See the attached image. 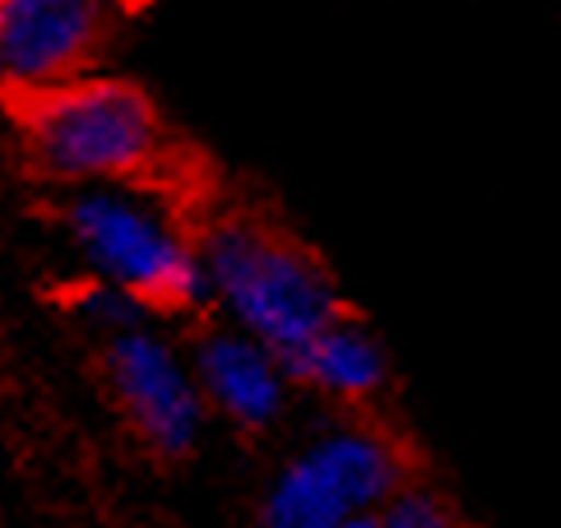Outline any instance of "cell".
I'll use <instances>...</instances> for the list:
<instances>
[{"instance_id":"obj_1","label":"cell","mask_w":561,"mask_h":528,"mask_svg":"<svg viewBox=\"0 0 561 528\" xmlns=\"http://www.w3.org/2000/svg\"><path fill=\"white\" fill-rule=\"evenodd\" d=\"M24 145L43 176L103 186L145 176L163 158V126L139 89L75 74L28 97Z\"/></svg>"},{"instance_id":"obj_2","label":"cell","mask_w":561,"mask_h":528,"mask_svg":"<svg viewBox=\"0 0 561 528\" xmlns=\"http://www.w3.org/2000/svg\"><path fill=\"white\" fill-rule=\"evenodd\" d=\"M199 255H205L209 292L224 301V311L247 334L284 353V361L339 315L325 269L302 246H293L260 222H218L209 228Z\"/></svg>"},{"instance_id":"obj_3","label":"cell","mask_w":561,"mask_h":528,"mask_svg":"<svg viewBox=\"0 0 561 528\" xmlns=\"http://www.w3.org/2000/svg\"><path fill=\"white\" fill-rule=\"evenodd\" d=\"M66 228L79 255L103 283L135 292L158 307H195L209 292L205 255H199L172 214L153 195L130 191L122 181H103V191L70 199Z\"/></svg>"},{"instance_id":"obj_4","label":"cell","mask_w":561,"mask_h":528,"mask_svg":"<svg viewBox=\"0 0 561 528\" xmlns=\"http://www.w3.org/2000/svg\"><path fill=\"white\" fill-rule=\"evenodd\" d=\"M404 486L399 450L363 426L320 436L302 459L278 473L265 501L274 528H367L380 524V510Z\"/></svg>"},{"instance_id":"obj_5","label":"cell","mask_w":561,"mask_h":528,"mask_svg":"<svg viewBox=\"0 0 561 528\" xmlns=\"http://www.w3.org/2000/svg\"><path fill=\"white\" fill-rule=\"evenodd\" d=\"M112 0H5L0 5V70L14 89L43 93L93 60Z\"/></svg>"},{"instance_id":"obj_6","label":"cell","mask_w":561,"mask_h":528,"mask_svg":"<svg viewBox=\"0 0 561 528\" xmlns=\"http://www.w3.org/2000/svg\"><path fill=\"white\" fill-rule=\"evenodd\" d=\"M107 380L122 399L135 432L158 455H186L199 436L205 403L191 371L176 361L168 343H158L145 330H122L107 343Z\"/></svg>"},{"instance_id":"obj_7","label":"cell","mask_w":561,"mask_h":528,"mask_svg":"<svg viewBox=\"0 0 561 528\" xmlns=\"http://www.w3.org/2000/svg\"><path fill=\"white\" fill-rule=\"evenodd\" d=\"M284 371L288 361L265 338L237 330H218L199 343L195 376L218 413H228L237 426H265L284 409Z\"/></svg>"},{"instance_id":"obj_8","label":"cell","mask_w":561,"mask_h":528,"mask_svg":"<svg viewBox=\"0 0 561 528\" xmlns=\"http://www.w3.org/2000/svg\"><path fill=\"white\" fill-rule=\"evenodd\" d=\"M288 376L316 384L334 399H367L386 380V357H380L376 338L353 320H330L311 343H302L288 357Z\"/></svg>"},{"instance_id":"obj_9","label":"cell","mask_w":561,"mask_h":528,"mask_svg":"<svg viewBox=\"0 0 561 528\" xmlns=\"http://www.w3.org/2000/svg\"><path fill=\"white\" fill-rule=\"evenodd\" d=\"M380 524H390V528H440V524H450V510L440 501H432L427 492H399L390 496V505L380 510Z\"/></svg>"},{"instance_id":"obj_10","label":"cell","mask_w":561,"mask_h":528,"mask_svg":"<svg viewBox=\"0 0 561 528\" xmlns=\"http://www.w3.org/2000/svg\"><path fill=\"white\" fill-rule=\"evenodd\" d=\"M84 315L93 324H107L112 334H122V330H135V315H139V297L126 292V288H116V283H107V288H98L84 297Z\"/></svg>"}]
</instances>
